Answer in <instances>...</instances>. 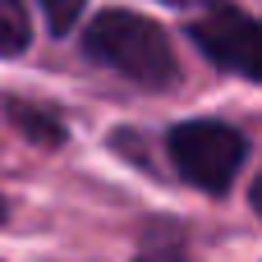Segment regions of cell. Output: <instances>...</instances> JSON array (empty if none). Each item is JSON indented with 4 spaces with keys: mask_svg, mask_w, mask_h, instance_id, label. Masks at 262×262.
Segmentation results:
<instances>
[{
    "mask_svg": "<svg viewBox=\"0 0 262 262\" xmlns=\"http://www.w3.org/2000/svg\"><path fill=\"white\" fill-rule=\"evenodd\" d=\"M5 212H9V207H5V198H0V221H5Z\"/></svg>",
    "mask_w": 262,
    "mask_h": 262,
    "instance_id": "8fae6325",
    "label": "cell"
},
{
    "mask_svg": "<svg viewBox=\"0 0 262 262\" xmlns=\"http://www.w3.org/2000/svg\"><path fill=\"white\" fill-rule=\"evenodd\" d=\"M249 203H253V212H258V216H262V175H258V180H253V193H249Z\"/></svg>",
    "mask_w": 262,
    "mask_h": 262,
    "instance_id": "ba28073f",
    "label": "cell"
},
{
    "mask_svg": "<svg viewBox=\"0 0 262 262\" xmlns=\"http://www.w3.org/2000/svg\"><path fill=\"white\" fill-rule=\"evenodd\" d=\"M83 51L143 88H170L180 78V60L166 28L134 9H101L83 32Z\"/></svg>",
    "mask_w": 262,
    "mask_h": 262,
    "instance_id": "6da1fadb",
    "label": "cell"
},
{
    "mask_svg": "<svg viewBox=\"0 0 262 262\" xmlns=\"http://www.w3.org/2000/svg\"><path fill=\"white\" fill-rule=\"evenodd\" d=\"M41 9H46V28L55 32V37H64L69 28H74V18L83 14V0H37Z\"/></svg>",
    "mask_w": 262,
    "mask_h": 262,
    "instance_id": "5b68a950",
    "label": "cell"
},
{
    "mask_svg": "<svg viewBox=\"0 0 262 262\" xmlns=\"http://www.w3.org/2000/svg\"><path fill=\"white\" fill-rule=\"evenodd\" d=\"M23 46H28V23H23L18 14L0 9V55H14V51H23Z\"/></svg>",
    "mask_w": 262,
    "mask_h": 262,
    "instance_id": "8992f818",
    "label": "cell"
},
{
    "mask_svg": "<svg viewBox=\"0 0 262 262\" xmlns=\"http://www.w3.org/2000/svg\"><path fill=\"white\" fill-rule=\"evenodd\" d=\"M170 161L175 170L198 184L203 193H226L249 157V143L239 129L221 124V120H184L170 129Z\"/></svg>",
    "mask_w": 262,
    "mask_h": 262,
    "instance_id": "7a4b0ae2",
    "label": "cell"
},
{
    "mask_svg": "<svg viewBox=\"0 0 262 262\" xmlns=\"http://www.w3.org/2000/svg\"><path fill=\"white\" fill-rule=\"evenodd\" d=\"M5 9H9V14H18V0H5ZM18 18H23V14H18Z\"/></svg>",
    "mask_w": 262,
    "mask_h": 262,
    "instance_id": "9c48e42d",
    "label": "cell"
},
{
    "mask_svg": "<svg viewBox=\"0 0 262 262\" xmlns=\"http://www.w3.org/2000/svg\"><path fill=\"white\" fill-rule=\"evenodd\" d=\"M189 37L216 69L262 83V18H249L239 9H212L189 23Z\"/></svg>",
    "mask_w": 262,
    "mask_h": 262,
    "instance_id": "3957f363",
    "label": "cell"
},
{
    "mask_svg": "<svg viewBox=\"0 0 262 262\" xmlns=\"http://www.w3.org/2000/svg\"><path fill=\"white\" fill-rule=\"evenodd\" d=\"M134 262H189V258H184L175 244H157V249H143Z\"/></svg>",
    "mask_w": 262,
    "mask_h": 262,
    "instance_id": "52a82bcc",
    "label": "cell"
},
{
    "mask_svg": "<svg viewBox=\"0 0 262 262\" xmlns=\"http://www.w3.org/2000/svg\"><path fill=\"white\" fill-rule=\"evenodd\" d=\"M9 115H14V124L23 129V134H32V138H41V143H60V124H46V115H37V111H28V106H9Z\"/></svg>",
    "mask_w": 262,
    "mask_h": 262,
    "instance_id": "277c9868",
    "label": "cell"
},
{
    "mask_svg": "<svg viewBox=\"0 0 262 262\" xmlns=\"http://www.w3.org/2000/svg\"><path fill=\"white\" fill-rule=\"evenodd\" d=\"M161 5H175V9H184V5H193V0H161Z\"/></svg>",
    "mask_w": 262,
    "mask_h": 262,
    "instance_id": "30bf717a",
    "label": "cell"
}]
</instances>
